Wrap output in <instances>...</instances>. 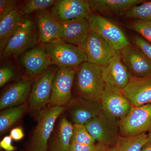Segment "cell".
Masks as SVG:
<instances>
[{"label": "cell", "mask_w": 151, "mask_h": 151, "mask_svg": "<svg viewBox=\"0 0 151 151\" xmlns=\"http://www.w3.org/2000/svg\"><path fill=\"white\" fill-rule=\"evenodd\" d=\"M75 78L79 97L100 101L106 86L103 67L88 62L83 63L77 68Z\"/></svg>", "instance_id": "cell-1"}, {"label": "cell", "mask_w": 151, "mask_h": 151, "mask_svg": "<svg viewBox=\"0 0 151 151\" xmlns=\"http://www.w3.org/2000/svg\"><path fill=\"white\" fill-rule=\"evenodd\" d=\"M51 59L52 65L60 68H78L87 62L83 49L64 42L59 38L43 44Z\"/></svg>", "instance_id": "cell-2"}, {"label": "cell", "mask_w": 151, "mask_h": 151, "mask_svg": "<svg viewBox=\"0 0 151 151\" xmlns=\"http://www.w3.org/2000/svg\"><path fill=\"white\" fill-rule=\"evenodd\" d=\"M65 107L45 108L38 115L30 145V151H47L48 141L57 119L65 110Z\"/></svg>", "instance_id": "cell-3"}, {"label": "cell", "mask_w": 151, "mask_h": 151, "mask_svg": "<svg viewBox=\"0 0 151 151\" xmlns=\"http://www.w3.org/2000/svg\"><path fill=\"white\" fill-rule=\"evenodd\" d=\"M119 121L102 111L84 125L96 142L111 147L116 146L120 137Z\"/></svg>", "instance_id": "cell-4"}, {"label": "cell", "mask_w": 151, "mask_h": 151, "mask_svg": "<svg viewBox=\"0 0 151 151\" xmlns=\"http://www.w3.org/2000/svg\"><path fill=\"white\" fill-rule=\"evenodd\" d=\"M37 37L38 39L33 22L25 18L18 29L8 42L1 56L4 58L17 57L23 54L35 45Z\"/></svg>", "instance_id": "cell-5"}, {"label": "cell", "mask_w": 151, "mask_h": 151, "mask_svg": "<svg viewBox=\"0 0 151 151\" xmlns=\"http://www.w3.org/2000/svg\"><path fill=\"white\" fill-rule=\"evenodd\" d=\"M88 22L89 29L103 38L116 51H120L130 45L122 29L99 14L92 13Z\"/></svg>", "instance_id": "cell-6"}, {"label": "cell", "mask_w": 151, "mask_h": 151, "mask_svg": "<svg viewBox=\"0 0 151 151\" xmlns=\"http://www.w3.org/2000/svg\"><path fill=\"white\" fill-rule=\"evenodd\" d=\"M151 132V104L132 107L129 114L119 121L122 137L137 136Z\"/></svg>", "instance_id": "cell-7"}, {"label": "cell", "mask_w": 151, "mask_h": 151, "mask_svg": "<svg viewBox=\"0 0 151 151\" xmlns=\"http://www.w3.org/2000/svg\"><path fill=\"white\" fill-rule=\"evenodd\" d=\"M58 70L56 67L50 66L33 83L29 96V104L31 111L37 116L49 103L52 82Z\"/></svg>", "instance_id": "cell-8"}, {"label": "cell", "mask_w": 151, "mask_h": 151, "mask_svg": "<svg viewBox=\"0 0 151 151\" xmlns=\"http://www.w3.org/2000/svg\"><path fill=\"white\" fill-rule=\"evenodd\" d=\"M78 68L58 69L52 82L49 103L52 106L65 107L70 102L72 98L71 90Z\"/></svg>", "instance_id": "cell-9"}, {"label": "cell", "mask_w": 151, "mask_h": 151, "mask_svg": "<svg viewBox=\"0 0 151 151\" xmlns=\"http://www.w3.org/2000/svg\"><path fill=\"white\" fill-rule=\"evenodd\" d=\"M83 50L87 62L105 67L118 51L96 32L90 29Z\"/></svg>", "instance_id": "cell-10"}, {"label": "cell", "mask_w": 151, "mask_h": 151, "mask_svg": "<svg viewBox=\"0 0 151 151\" xmlns=\"http://www.w3.org/2000/svg\"><path fill=\"white\" fill-rule=\"evenodd\" d=\"M100 103L103 112L119 121L127 116L133 107L122 90L109 84H106Z\"/></svg>", "instance_id": "cell-11"}, {"label": "cell", "mask_w": 151, "mask_h": 151, "mask_svg": "<svg viewBox=\"0 0 151 151\" xmlns=\"http://www.w3.org/2000/svg\"><path fill=\"white\" fill-rule=\"evenodd\" d=\"M50 12L60 22L76 19H88L92 13L89 1L86 0H58Z\"/></svg>", "instance_id": "cell-12"}, {"label": "cell", "mask_w": 151, "mask_h": 151, "mask_svg": "<svg viewBox=\"0 0 151 151\" xmlns=\"http://www.w3.org/2000/svg\"><path fill=\"white\" fill-rule=\"evenodd\" d=\"M20 63L27 74L31 77L42 75L52 65L50 57L43 44L24 52L21 58Z\"/></svg>", "instance_id": "cell-13"}, {"label": "cell", "mask_w": 151, "mask_h": 151, "mask_svg": "<svg viewBox=\"0 0 151 151\" xmlns=\"http://www.w3.org/2000/svg\"><path fill=\"white\" fill-rule=\"evenodd\" d=\"M122 91L133 107L151 104V75L142 78L131 76Z\"/></svg>", "instance_id": "cell-14"}, {"label": "cell", "mask_w": 151, "mask_h": 151, "mask_svg": "<svg viewBox=\"0 0 151 151\" xmlns=\"http://www.w3.org/2000/svg\"><path fill=\"white\" fill-rule=\"evenodd\" d=\"M120 52L131 76L142 78L151 75V61L140 50L129 45Z\"/></svg>", "instance_id": "cell-15"}, {"label": "cell", "mask_w": 151, "mask_h": 151, "mask_svg": "<svg viewBox=\"0 0 151 151\" xmlns=\"http://www.w3.org/2000/svg\"><path fill=\"white\" fill-rule=\"evenodd\" d=\"M66 106L74 124L85 125L103 111L100 101L80 97L72 98Z\"/></svg>", "instance_id": "cell-16"}, {"label": "cell", "mask_w": 151, "mask_h": 151, "mask_svg": "<svg viewBox=\"0 0 151 151\" xmlns=\"http://www.w3.org/2000/svg\"><path fill=\"white\" fill-rule=\"evenodd\" d=\"M33 81L25 77L16 81L6 88L0 99V109L4 110L24 104L29 96Z\"/></svg>", "instance_id": "cell-17"}, {"label": "cell", "mask_w": 151, "mask_h": 151, "mask_svg": "<svg viewBox=\"0 0 151 151\" xmlns=\"http://www.w3.org/2000/svg\"><path fill=\"white\" fill-rule=\"evenodd\" d=\"M61 24L59 39L83 49L90 30L88 19H76Z\"/></svg>", "instance_id": "cell-18"}, {"label": "cell", "mask_w": 151, "mask_h": 151, "mask_svg": "<svg viewBox=\"0 0 151 151\" xmlns=\"http://www.w3.org/2000/svg\"><path fill=\"white\" fill-rule=\"evenodd\" d=\"M103 79L106 84L117 87L122 90L129 80L131 75L122 60L120 51L105 67H103Z\"/></svg>", "instance_id": "cell-19"}, {"label": "cell", "mask_w": 151, "mask_h": 151, "mask_svg": "<svg viewBox=\"0 0 151 151\" xmlns=\"http://www.w3.org/2000/svg\"><path fill=\"white\" fill-rule=\"evenodd\" d=\"M36 19L38 29V41L45 44L59 38L61 24L48 10L36 12Z\"/></svg>", "instance_id": "cell-20"}, {"label": "cell", "mask_w": 151, "mask_h": 151, "mask_svg": "<svg viewBox=\"0 0 151 151\" xmlns=\"http://www.w3.org/2000/svg\"><path fill=\"white\" fill-rule=\"evenodd\" d=\"M92 12L95 13L124 14L134 6L145 2L143 0H89Z\"/></svg>", "instance_id": "cell-21"}, {"label": "cell", "mask_w": 151, "mask_h": 151, "mask_svg": "<svg viewBox=\"0 0 151 151\" xmlns=\"http://www.w3.org/2000/svg\"><path fill=\"white\" fill-rule=\"evenodd\" d=\"M25 18L17 9L0 21V52L6 47L8 42L18 29Z\"/></svg>", "instance_id": "cell-22"}, {"label": "cell", "mask_w": 151, "mask_h": 151, "mask_svg": "<svg viewBox=\"0 0 151 151\" xmlns=\"http://www.w3.org/2000/svg\"><path fill=\"white\" fill-rule=\"evenodd\" d=\"M73 133V124L65 117L60 120L56 137L47 151H68Z\"/></svg>", "instance_id": "cell-23"}, {"label": "cell", "mask_w": 151, "mask_h": 151, "mask_svg": "<svg viewBox=\"0 0 151 151\" xmlns=\"http://www.w3.org/2000/svg\"><path fill=\"white\" fill-rule=\"evenodd\" d=\"M25 103L6 108L2 111L0 114V132L1 134L7 131L20 119L27 109Z\"/></svg>", "instance_id": "cell-24"}, {"label": "cell", "mask_w": 151, "mask_h": 151, "mask_svg": "<svg viewBox=\"0 0 151 151\" xmlns=\"http://www.w3.org/2000/svg\"><path fill=\"white\" fill-rule=\"evenodd\" d=\"M148 138L147 133L131 137L120 136L115 146L116 151H140Z\"/></svg>", "instance_id": "cell-25"}, {"label": "cell", "mask_w": 151, "mask_h": 151, "mask_svg": "<svg viewBox=\"0 0 151 151\" xmlns=\"http://www.w3.org/2000/svg\"><path fill=\"white\" fill-rule=\"evenodd\" d=\"M55 0H28L22 3L18 10L22 16L28 15L34 12L44 10L52 7L55 4Z\"/></svg>", "instance_id": "cell-26"}, {"label": "cell", "mask_w": 151, "mask_h": 151, "mask_svg": "<svg viewBox=\"0 0 151 151\" xmlns=\"http://www.w3.org/2000/svg\"><path fill=\"white\" fill-rule=\"evenodd\" d=\"M124 15L127 18L136 20L151 22V1L132 7Z\"/></svg>", "instance_id": "cell-27"}, {"label": "cell", "mask_w": 151, "mask_h": 151, "mask_svg": "<svg viewBox=\"0 0 151 151\" xmlns=\"http://www.w3.org/2000/svg\"><path fill=\"white\" fill-rule=\"evenodd\" d=\"M96 141L89 134L84 125L73 124V133L70 143L93 145Z\"/></svg>", "instance_id": "cell-28"}, {"label": "cell", "mask_w": 151, "mask_h": 151, "mask_svg": "<svg viewBox=\"0 0 151 151\" xmlns=\"http://www.w3.org/2000/svg\"><path fill=\"white\" fill-rule=\"evenodd\" d=\"M128 26L151 43V22L135 20L130 23Z\"/></svg>", "instance_id": "cell-29"}, {"label": "cell", "mask_w": 151, "mask_h": 151, "mask_svg": "<svg viewBox=\"0 0 151 151\" xmlns=\"http://www.w3.org/2000/svg\"><path fill=\"white\" fill-rule=\"evenodd\" d=\"M109 147L98 143L93 145L70 143L68 151H101Z\"/></svg>", "instance_id": "cell-30"}, {"label": "cell", "mask_w": 151, "mask_h": 151, "mask_svg": "<svg viewBox=\"0 0 151 151\" xmlns=\"http://www.w3.org/2000/svg\"><path fill=\"white\" fill-rule=\"evenodd\" d=\"M17 1L14 0L0 1V21L9 14L17 9Z\"/></svg>", "instance_id": "cell-31"}, {"label": "cell", "mask_w": 151, "mask_h": 151, "mask_svg": "<svg viewBox=\"0 0 151 151\" xmlns=\"http://www.w3.org/2000/svg\"><path fill=\"white\" fill-rule=\"evenodd\" d=\"M133 42L136 47L140 50L151 61V43L140 36H135Z\"/></svg>", "instance_id": "cell-32"}, {"label": "cell", "mask_w": 151, "mask_h": 151, "mask_svg": "<svg viewBox=\"0 0 151 151\" xmlns=\"http://www.w3.org/2000/svg\"><path fill=\"white\" fill-rule=\"evenodd\" d=\"M14 75V70L9 65L2 66L0 68V86L2 87L12 80Z\"/></svg>", "instance_id": "cell-33"}, {"label": "cell", "mask_w": 151, "mask_h": 151, "mask_svg": "<svg viewBox=\"0 0 151 151\" xmlns=\"http://www.w3.org/2000/svg\"><path fill=\"white\" fill-rule=\"evenodd\" d=\"M12 140L10 136H6L0 142V147L6 151H14L15 147L12 145Z\"/></svg>", "instance_id": "cell-34"}, {"label": "cell", "mask_w": 151, "mask_h": 151, "mask_svg": "<svg viewBox=\"0 0 151 151\" xmlns=\"http://www.w3.org/2000/svg\"><path fill=\"white\" fill-rule=\"evenodd\" d=\"M9 136L13 140L16 141L21 140L24 137V133L21 127H16L11 130Z\"/></svg>", "instance_id": "cell-35"}, {"label": "cell", "mask_w": 151, "mask_h": 151, "mask_svg": "<svg viewBox=\"0 0 151 151\" xmlns=\"http://www.w3.org/2000/svg\"><path fill=\"white\" fill-rule=\"evenodd\" d=\"M140 151H151V132L148 134L147 140L143 145Z\"/></svg>", "instance_id": "cell-36"}, {"label": "cell", "mask_w": 151, "mask_h": 151, "mask_svg": "<svg viewBox=\"0 0 151 151\" xmlns=\"http://www.w3.org/2000/svg\"><path fill=\"white\" fill-rule=\"evenodd\" d=\"M101 151H116V147L115 146L114 147H111L105 149Z\"/></svg>", "instance_id": "cell-37"}]
</instances>
